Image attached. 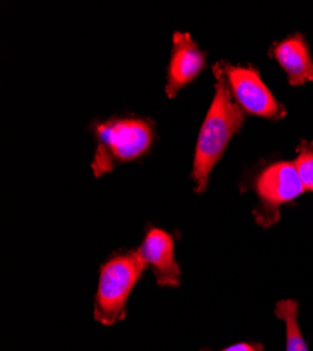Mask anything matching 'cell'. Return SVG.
Segmentation results:
<instances>
[{"label":"cell","mask_w":313,"mask_h":351,"mask_svg":"<svg viewBox=\"0 0 313 351\" xmlns=\"http://www.w3.org/2000/svg\"><path fill=\"white\" fill-rule=\"evenodd\" d=\"M215 95L195 143L191 179L197 193L207 190L210 176L227 145L246 121V112L235 101L222 73L214 66Z\"/></svg>","instance_id":"obj_1"},{"label":"cell","mask_w":313,"mask_h":351,"mask_svg":"<svg viewBox=\"0 0 313 351\" xmlns=\"http://www.w3.org/2000/svg\"><path fill=\"white\" fill-rule=\"evenodd\" d=\"M96 141L92 170L96 178L118 165L138 160L149 152L155 141V124L145 117L116 115L92 125Z\"/></svg>","instance_id":"obj_2"},{"label":"cell","mask_w":313,"mask_h":351,"mask_svg":"<svg viewBox=\"0 0 313 351\" xmlns=\"http://www.w3.org/2000/svg\"><path fill=\"white\" fill-rule=\"evenodd\" d=\"M148 265L138 249L117 250L108 256L99 273L95 297V320L112 326L127 316V302Z\"/></svg>","instance_id":"obj_3"},{"label":"cell","mask_w":313,"mask_h":351,"mask_svg":"<svg viewBox=\"0 0 313 351\" xmlns=\"http://www.w3.org/2000/svg\"><path fill=\"white\" fill-rule=\"evenodd\" d=\"M259 202L253 215L259 225L268 228L279 221L282 206L292 202L306 190L299 179L294 162H274L259 171L254 180Z\"/></svg>","instance_id":"obj_4"},{"label":"cell","mask_w":313,"mask_h":351,"mask_svg":"<svg viewBox=\"0 0 313 351\" xmlns=\"http://www.w3.org/2000/svg\"><path fill=\"white\" fill-rule=\"evenodd\" d=\"M214 66L222 73L235 101L246 114L268 120H279L286 117V107L274 97L263 82L259 69L236 66L225 61H219Z\"/></svg>","instance_id":"obj_5"},{"label":"cell","mask_w":313,"mask_h":351,"mask_svg":"<svg viewBox=\"0 0 313 351\" xmlns=\"http://www.w3.org/2000/svg\"><path fill=\"white\" fill-rule=\"evenodd\" d=\"M138 252L148 267L152 269L158 285H180L181 269L175 256V239L170 233L160 228H148Z\"/></svg>","instance_id":"obj_6"},{"label":"cell","mask_w":313,"mask_h":351,"mask_svg":"<svg viewBox=\"0 0 313 351\" xmlns=\"http://www.w3.org/2000/svg\"><path fill=\"white\" fill-rule=\"evenodd\" d=\"M205 52L200 49L188 33L173 34L172 56L167 68L164 92L175 97L183 87L190 84L205 68Z\"/></svg>","instance_id":"obj_7"},{"label":"cell","mask_w":313,"mask_h":351,"mask_svg":"<svg viewBox=\"0 0 313 351\" xmlns=\"http://www.w3.org/2000/svg\"><path fill=\"white\" fill-rule=\"evenodd\" d=\"M270 56L287 73L291 86L313 82V60L309 47L301 34H294L270 48Z\"/></svg>","instance_id":"obj_8"},{"label":"cell","mask_w":313,"mask_h":351,"mask_svg":"<svg viewBox=\"0 0 313 351\" xmlns=\"http://www.w3.org/2000/svg\"><path fill=\"white\" fill-rule=\"evenodd\" d=\"M299 305L295 300H282L275 305V315L286 324L287 351H309L298 324Z\"/></svg>","instance_id":"obj_9"},{"label":"cell","mask_w":313,"mask_h":351,"mask_svg":"<svg viewBox=\"0 0 313 351\" xmlns=\"http://www.w3.org/2000/svg\"><path fill=\"white\" fill-rule=\"evenodd\" d=\"M294 165L305 190L313 191V142L302 141L299 143Z\"/></svg>","instance_id":"obj_10"},{"label":"cell","mask_w":313,"mask_h":351,"mask_svg":"<svg viewBox=\"0 0 313 351\" xmlns=\"http://www.w3.org/2000/svg\"><path fill=\"white\" fill-rule=\"evenodd\" d=\"M201 351H211V350L205 348ZM219 351H264V347L260 343H238Z\"/></svg>","instance_id":"obj_11"}]
</instances>
